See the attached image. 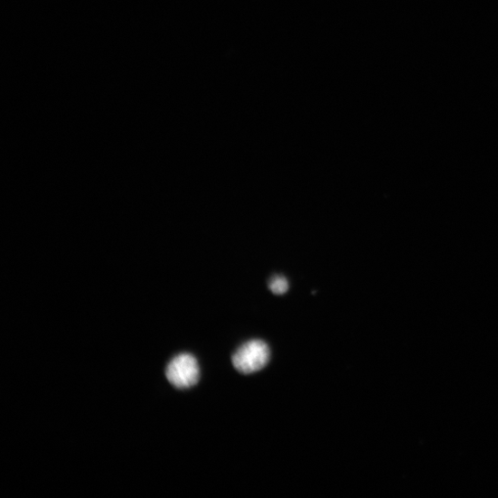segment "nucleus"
<instances>
[{
	"label": "nucleus",
	"mask_w": 498,
	"mask_h": 498,
	"mask_svg": "<svg viewBox=\"0 0 498 498\" xmlns=\"http://www.w3.org/2000/svg\"><path fill=\"white\" fill-rule=\"evenodd\" d=\"M270 350L260 340H251L242 344L232 357L234 368L241 374H253L262 371L268 363Z\"/></svg>",
	"instance_id": "nucleus-1"
},
{
	"label": "nucleus",
	"mask_w": 498,
	"mask_h": 498,
	"mask_svg": "<svg viewBox=\"0 0 498 498\" xmlns=\"http://www.w3.org/2000/svg\"><path fill=\"white\" fill-rule=\"evenodd\" d=\"M165 375L168 381L176 389L193 388L198 384L201 378L199 362L192 353H180L170 361Z\"/></svg>",
	"instance_id": "nucleus-2"
},
{
	"label": "nucleus",
	"mask_w": 498,
	"mask_h": 498,
	"mask_svg": "<svg viewBox=\"0 0 498 498\" xmlns=\"http://www.w3.org/2000/svg\"><path fill=\"white\" fill-rule=\"evenodd\" d=\"M268 287L275 295L281 296L288 291L289 284L287 279L284 277H276L271 278Z\"/></svg>",
	"instance_id": "nucleus-3"
}]
</instances>
